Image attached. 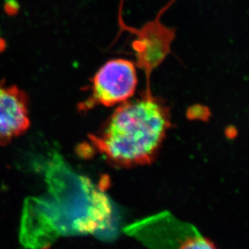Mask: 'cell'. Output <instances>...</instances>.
Masks as SVG:
<instances>
[{"label":"cell","instance_id":"cell-4","mask_svg":"<svg viewBox=\"0 0 249 249\" xmlns=\"http://www.w3.org/2000/svg\"><path fill=\"white\" fill-rule=\"evenodd\" d=\"M30 126L29 98L16 85L0 80V146L9 144Z\"/></svg>","mask_w":249,"mask_h":249},{"label":"cell","instance_id":"cell-2","mask_svg":"<svg viewBox=\"0 0 249 249\" xmlns=\"http://www.w3.org/2000/svg\"><path fill=\"white\" fill-rule=\"evenodd\" d=\"M138 85L136 67L131 61L116 58L106 62L91 79V93L79 104L81 112L96 106L111 107L134 96Z\"/></svg>","mask_w":249,"mask_h":249},{"label":"cell","instance_id":"cell-3","mask_svg":"<svg viewBox=\"0 0 249 249\" xmlns=\"http://www.w3.org/2000/svg\"><path fill=\"white\" fill-rule=\"evenodd\" d=\"M171 4L172 2L163 7L155 19L146 23L141 29H129L136 36L132 48L136 55L137 66L143 70L146 74V89H151V73L169 54L171 45L175 39V29L160 21L161 16Z\"/></svg>","mask_w":249,"mask_h":249},{"label":"cell","instance_id":"cell-1","mask_svg":"<svg viewBox=\"0 0 249 249\" xmlns=\"http://www.w3.org/2000/svg\"><path fill=\"white\" fill-rule=\"evenodd\" d=\"M170 110L145 89L139 98L121 104L89 143L111 165L129 168L156 160L170 129Z\"/></svg>","mask_w":249,"mask_h":249},{"label":"cell","instance_id":"cell-5","mask_svg":"<svg viewBox=\"0 0 249 249\" xmlns=\"http://www.w3.org/2000/svg\"><path fill=\"white\" fill-rule=\"evenodd\" d=\"M178 249H220L206 235L195 232L187 235L179 244Z\"/></svg>","mask_w":249,"mask_h":249},{"label":"cell","instance_id":"cell-6","mask_svg":"<svg viewBox=\"0 0 249 249\" xmlns=\"http://www.w3.org/2000/svg\"><path fill=\"white\" fill-rule=\"evenodd\" d=\"M4 10L7 14L13 16L19 10V5L15 0H6L4 3Z\"/></svg>","mask_w":249,"mask_h":249}]
</instances>
